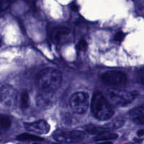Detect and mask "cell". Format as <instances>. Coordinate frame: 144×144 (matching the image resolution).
I'll use <instances>...</instances> for the list:
<instances>
[{
    "label": "cell",
    "instance_id": "1",
    "mask_svg": "<svg viewBox=\"0 0 144 144\" xmlns=\"http://www.w3.org/2000/svg\"><path fill=\"white\" fill-rule=\"evenodd\" d=\"M62 79V74L59 70L48 68L37 74L36 84L41 91L54 93L61 86Z\"/></svg>",
    "mask_w": 144,
    "mask_h": 144
},
{
    "label": "cell",
    "instance_id": "2",
    "mask_svg": "<svg viewBox=\"0 0 144 144\" xmlns=\"http://www.w3.org/2000/svg\"><path fill=\"white\" fill-rule=\"evenodd\" d=\"M91 109L95 117L101 121L110 119L114 115L111 103L99 91L95 92L93 95L91 101Z\"/></svg>",
    "mask_w": 144,
    "mask_h": 144
},
{
    "label": "cell",
    "instance_id": "3",
    "mask_svg": "<svg viewBox=\"0 0 144 144\" xmlns=\"http://www.w3.org/2000/svg\"><path fill=\"white\" fill-rule=\"evenodd\" d=\"M107 99L111 105L124 106L134 101L139 96L136 91H127L121 89H110L106 91Z\"/></svg>",
    "mask_w": 144,
    "mask_h": 144
},
{
    "label": "cell",
    "instance_id": "4",
    "mask_svg": "<svg viewBox=\"0 0 144 144\" xmlns=\"http://www.w3.org/2000/svg\"><path fill=\"white\" fill-rule=\"evenodd\" d=\"M89 106V96L87 93L79 91L74 93L70 99V106L72 110L82 115L85 113Z\"/></svg>",
    "mask_w": 144,
    "mask_h": 144
},
{
    "label": "cell",
    "instance_id": "5",
    "mask_svg": "<svg viewBox=\"0 0 144 144\" xmlns=\"http://www.w3.org/2000/svg\"><path fill=\"white\" fill-rule=\"evenodd\" d=\"M53 137L55 140L58 142L66 144L77 143L84 138V132L78 130L63 131L61 129H58L54 132Z\"/></svg>",
    "mask_w": 144,
    "mask_h": 144
},
{
    "label": "cell",
    "instance_id": "6",
    "mask_svg": "<svg viewBox=\"0 0 144 144\" xmlns=\"http://www.w3.org/2000/svg\"><path fill=\"white\" fill-rule=\"evenodd\" d=\"M1 103L5 107L13 108L15 106L18 100V92L9 84H4L1 87Z\"/></svg>",
    "mask_w": 144,
    "mask_h": 144
},
{
    "label": "cell",
    "instance_id": "7",
    "mask_svg": "<svg viewBox=\"0 0 144 144\" xmlns=\"http://www.w3.org/2000/svg\"><path fill=\"white\" fill-rule=\"evenodd\" d=\"M101 79L104 82L112 86H122L127 82V77L120 71H108L103 73Z\"/></svg>",
    "mask_w": 144,
    "mask_h": 144
},
{
    "label": "cell",
    "instance_id": "8",
    "mask_svg": "<svg viewBox=\"0 0 144 144\" xmlns=\"http://www.w3.org/2000/svg\"><path fill=\"white\" fill-rule=\"evenodd\" d=\"M54 93L41 91L36 96L37 107L41 110H47L54 105L55 102Z\"/></svg>",
    "mask_w": 144,
    "mask_h": 144
},
{
    "label": "cell",
    "instance_id": "9",
    "mask_svg": "<svg viewBox=\"0 0 144 144\" xmlns=\"http://www.w3.org/2000/svg\"><path fill=\"white\" fill-rule=\"evenodd\" d=\"M25 128L30 132L39 134H46L50 131V125L45 120H38L32 123H25Z\"/></svg>",
    "mask_w": 144,
    "mask_h": 144
},
{
    "label": "cell",
    "instance_id": "10",
    "mask_svg": "<svg viewBox=\"0 0 144 144\" xmlns=\"http://www.w3.org/2000/svg\"><path fill=\"white\" fill-rule=\"evenodd\" d=\"M71 30L67 27H58L54 30L52 33V39L54 43L58 44L62 41L64 37L70 35Z\"/></svg>",
    "mask_w": 144,
    "mask_h": 144
},
{
    "label": "cell",
    "instance_id": "11",
    "mask_svg": "<svg viewBox=\"0 0 144 144\" xmlns=\"http://www.w3.org/2000/svg\"><path fill=\"white\" fill-rule=\"evenodd\" d=\"M118 137V135L115 133H110L108 131L101 132L98 134L94 138L96 141H109L112 139H116Z\"/></svg>",
    "mask_w": 144,
    "mask_h": 144
},
{
    "label": "cell",
    "instance_id": "12",
    "mask_svg": "<svg viewBox=\"0 0 144 144\" xmlns=\"http://www.w3.org/2000/svg\"><path fill=\"white\" fill-rule=\"evenodd\" d=\"M16 139L18 141H44V139L38 136H35L33 134L23 133L16 137Z\"/></svg>",
    "mask_w": 144,
    "mask_h": 144
},
{
    "label": "cell",
    "instance_id": "13",
    "mask_svg": "<svg viewBox=\"0 0 144 144\" xmlns=\"http://www.w3.org/2000/svg\"><path fill=\"white\" fill-rule=\"evenodd\" d=\"M0 125H1V129L4 131H6L10 128L11 125V120L8 115H1Z\"/></svg>",
    "mask_w": 144,
    "mask_h": 144
},
{
    "label": "cell",
    "instance_id": "14",
    "mask_svg": "<svg viewBox=\"0 0 144 144\" xmlns=\"http://www.w3.org/2000/svg\"><path fill=\"white\" fill-rule=\"evenodd\" d=\"M20 105L22 109H26L30 105V97L27 91H24L21 95Z\"/></svg>",
    "mask_w": 144,
    "mask_h": 144
},
{
    "label": "cell",
    "instance_id": "15",
    "mask_svg": "<svg viewBox=\"0 0 144 144\" xmlns=\"http://www.w3.org/2000/svg\"><path fill=\"white\" fill-rule=\"evenodd\" d=\"M86 132L89 134H100L101 132H106L108 131L107 129L106 128H102V127H95L93 125H88L86 126Z\"/></svg>",
    "mask_w": 144,
    "mask_h": 144
},
{
    "label": "cell",
    "instance_id": "16",
    "mask_svg": "<svg viewBox=\"0 0 144 144\" xmlns=\"http://www.w3.org/2000/svg\"><path fill=\"white\" fill-rule=\"evenodd\" d=\"M143 114H144V105H141L140 106L134 108L129 112V115L132 116L133 117H135Z\"/></svg>",
    "mask_w": 144,
    "mask_h": 144
},
{
    "label": "cell",
    "instance_id": "17",
    "mask_svg": "<svg viewBox=\"0 0 144 144\" xmlns=\"http://www.w3.org/2000/svg\"><path fill=\"white\" fill-rule=\"evenodd\" d=\"M87 49V43L85 40H80L77 44V49L79 51H84Z\"/></svg>",
    "mask_w": 144,
    "mask_h": 144
},
{
    "label": "cell",
    "instance_id": "18",
    "mask_svg": "<svg viewBox=\"0 0 144 144\" xmlns=\"http://www.w3.org/2000/svg\"><path fill=\"white\" fill-rule=\"evenodd\" d=\"M124 124V119L122 118H118V119H116L112 123V127L115 128V129H118L120 128L121 127H122Z\"/></svg>",
    "mask_w": 144,
    "mask_h": 144
},
{
    "label": "cell",
    "instance_id": "19",
    "mask_svg": "<svg viewBox=\"0 0 144 144\" xmlns=\"http://www.w3.org/2000/svg\"><path fill=\"white\" fill-rule=\"evenodd\" d=\"M12 0H1V11H5L10 6Z\"/></svg>",
    "mask_w": 144,
    "mask_h": 144
},
{
    "label": "cell",
    "instance_id": "20",
    "mask_svg": "<svg viewBox=\"0 0 144 144\" xmlns=\"http://www.w3.org/2000/svg\"><path fill=\"white\" fill-rule=\"evenodd\" d=\"M134 121L138 124H144V114L134 117Z\"/></svg>",
    "mask_w": 144,
    "mask_h": 144
},
{
    "label": "cell",
    "instance_id": "21",
    "mask_svg": "<svg viewBox=\"0 0 144 144\" xmlns=\"http://www.w3.org/2000/svg\"><path fill=\"white\" fill-rule=\"evenodd\" d=\"M124 37V34L122 32H118L116 33L114 37V40L116 41H121Z\"/></svg>",
    "mask_w": 144,
    "mask_h": 144
},
{
    "label": "cell",
    "instance_id": "22",
    "mask_svg": "<svg viewBox=\"0 0 144 144\" xmlns=\"http://www.w3.org/2000/svg\"><path fill=\"white\" fill-rule=\"evenodd\" d=\"M137 135L139 136H144V129H140L137 132Z\"/></svg>",
    "mask_w": 144,
    "mask_h": 144
},
{
    "label": "cell",
    "instance_id": "23",
    "mask_svg": "<svg viewBox=\"0 0 144 144\" xmlns=\"http://www.w3.org/2000/svg\"><path fill=\"white\" fill-rule=\"evenodd\" d=\"M140 80L141 83L144 84V72H142V73H141V75L140 77Z\"/></svg>",
    "mask_w": 144,
    "mask_h": 144
},
{
    "label": "cell",
    "instance_id": "24",
    "mask_svg": "<svg viewBox=\"0 0 144 144\" xmlns=\"http://www.w3.org/2000/svg\"><path fill=\"white\" fill-rule=\"evenodd\" d=\"M98 144H113L110 141H105V142H102V143H99Z\"/></svg>",
    "mask_w": 144,
    "mask_h": 144
},
{
    "label": "cell",
    "instance_id": "25",
    "mask_svg": "<svg viewBox=\"0 0 144 144\" xmlns=\"http://www.w3.org/2000/svg\"><path fill=\"white\" fill-rule=\"evenodd\" d=\"M71 6H72V9H74V10H77V6H76L74 4H73V3H72V4H71Z\"/></svg>",
    "mask_w": 144,
    "mask_h": 144
},
{
    "label": "cell",
    "instance_id": "26",
    "mask_svg": "<svg viewBox=\"0 0 144 144\" xmlns=\"http://www.w3.org/2000/svg\"><path fill=\"white\" fill-rule=\"evenodd\" d=\"M38 144V143H34V144Z\"/></svg>",
    "mask_w": 144,
    "mask_h": 144
},
{
    "label": "cell",
    "instance_id": "27",
    "mask_svg": "<svg viewBox=\"0 0 144 144\" xmlns=\"http://www.w3.org/2000/svg\"></svg>",
    "mask_w": 144,
    "mask_h": 144
}]
</instances>
